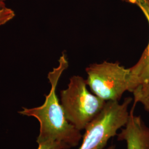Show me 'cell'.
Here are the masks:
<instances>
[{
  "instance_id": "cell-5",
  "label": "cell",
  "mask_w": 149,
  "mask_h": 149,
  "mask_svg": "<svg viewBox=\"0 0 149 149\" xmlns=\"http://www.w3.org/2000/svg\"><path fill=\"white\" fill-rule=\"evenodd\" d=\"M134 107L124 128L118 134V140L125 141L127 149H149V128L140 116L134 114Z\"/></svg>"
},
{
  "instance_id": "cell-9",
  "label": "cell",
  "mask_w": 149,
  "mask_h": 149,
  "mask_svg": "<svg viewBox=\"0 0 149 149\" xmlns=\"http://www.w3.org/2000/svg\"><path fill=\"white\" fill-rule=\"evenodd\" d=\"M15 16L14 11L10 8L5 7L0 10V26L10 21Z\"/></svg>"
},
{
  "instance_id": "cell-11",
  "label": "cell",
  "mask_w": 149,
  "mask_h": 149,
  "mask_svg": "<svg viewBox=\"0 0 149 149\" xmlns=\"http://www.w3.org/2000/svg\"><path fill=\"white\" fill-rule=\"evenodd\" d=\"M116 149V146L115 145H111V146H109L108 148H107V149Z\"/></svg>"
},
{
  "instance_id": "cell-10",
  "label": "cell",
  "mask_w": 149,
  "mask_h": 149,
  "mask_svg": "<svg viewBox=\"0 0 149 149\" xmlns=\"http://www.w3.org/2000/svg\"><path fill=\"white\" fill-rule=\"evenodd\" d=\"M6 7L5 0H0V10Z\"/></svg>"
},
{
  "instance_id": "cell-4",
  "label": "cell",
  "mask_w": 149,
  "mask_h": 149,
  "mask_svg": "<svg viewBox=\"0 0 149 149\" xmlns=\"http://www.w3.org/2000/svg\"><path fill=\"white\" fill-rule=\"evenodd\" d=\"M86 71L91 90L105 101H119L125 92L129 91L130 69L118 63L91 64Z\"/></svg>"
},
{
  "instance_id": "cell-2",
  "label": "cell",
  "mask_w": 149,
  "mask_h": 149,
  "mask_svg": "<svg viewBox=\"0 0 149 149\" xmlns=\"http://www.w3.org/2000/svg\"><path fill=\"white\" fill-rule=\"evenodd\" d=\"M87 81L80 76L70 79L68 87L60 92L61 105L68 120L79 130L87 127L101 113L106 101L87 89Z\"/></svg>"
},
{
  "instance_id": "cell-6",
  "label": "cell",
  "mask_w": 149,
  "mask_h": 149,
  "mask_svg": "<svg viewBox=\"0 0 149 149\" xmlns=\"http://www.w3.org/2000/svg\"><path fill=\"white\" fill-rule=\"evenodd\" d=\"M138 6L143 11L149 23V0H143ZM129 69V92H133L138 86L149 81V43L138 62Z\"/></svg>"
},
{
  "instance_id": "cell-3",
  "label": "cell",
  "mask_w": 149,
  "mask_h": 149,
  "mask_svg": "<svg viewBox=\"0 0 149 149\" xmlns=\"http://www.w3.org/2000/svg\"><path fill=\"white\" fill-rule=\"evenodd\" d=\"M132 101L131 97H127L122 103L106 102L101 113L86 128L79 149H104L109 140L117 135L118 130L128 122V107Z\"/></svg>"
},
{
  "instance_id": "cell-8",
  "label": "cell",
  "mask_w": 149,
  "mask_h": 149,
  "mask_svg": "<svg viewBox=\"0 0 149 149\" xmlns=\"http://www.w3.org/2000/svg\"><path fill=\"white\" fill-rule=\"evenodd\" d=\"M69 146L56 141H48L38 144V149H69Z\"/></svg>"
},
{
  "instance_id": "cell-7",
  "label": "cell",
  "mask_w": 149,
  "mask_h": 149,
  "mask_svg": "<svg viewBox=\"0 0 149 149\" xmlns=\"http://www.w3.org/2000/svg\"><path fill=\"white\" fill-rule=\"evenodd\" d=\"M134 95V106L137 103H141L145 111L149 112V81L138 86L132 92Z\"/></svg>"
},
{
  "instance_id": "cell-1",
  "label": "cell",
  "mask_w": 149,
  "mask_h": 149,
  "mask_svg": "<svg viewBox=\"0 0 149 149\" xmlns=\"http://www.w3.org/2000/svg\"><path fill=\"white\" fill-rule=\"evenodd\" d=\"M68 65L66 56L63 54L59 59V65L48 74L51 90L45 96L44 103L36 108H23L19 112L21 114L33 117L38 120L40 123L39 134L37 140L38 144L48 141H56L72 148L77 146L82 138L81 131L66 119L56 94L60 77Z\"/></svg>"
}]
</instances>
